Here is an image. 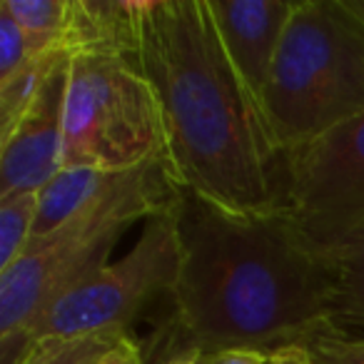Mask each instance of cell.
Wrapping results in <instances>:
<instances>
[{
    "label": "cell",
    "instance_id": "cell-12",
    "mask_svg": "<svg viewBox=\"0 0 364 364\" xmlns=\"http://www.w3.org/2000/svg\"><path fill=\"white\" fill-rule=\"evenodd\" d=\"M0 11L21 26L38 53L63 50L73 0H0Z\"/></svg>",
    "mask_w": 364,
    "mask_h": 364
},
{
    "label": "cell",
    "instance_id": "cell-14",
    "mask_svg": "<svg viewBox=\"0 0 364 364\" xmlns=\"http://www.w3.org/2000/svg\"><path fill=\"white\" fill-rule=\"evenodd\" d=\"M332 257L339 274L337 324L342 329L364 332V232L332 250Z\"/></svg>",
    "mask_w": 364,
    "mask_h": 364
},
{
    "label": "cell",
    "instance_id": "cell-6",
    "mask_svg": "<svg viewBox=\"0 0 364 364\" xmlns=\"http://www.w3.org/2000/svg\"><path fill=\"white\" fill-rule=\"evenodd\" d=\"M172 208L145 220L140 240L120 262H107L58 297L38 322L33 347L55 337L127 332L147 304L160 294L170 297L180 269Z\"/></svg>",
    "mask_w": 364,
    "mask_h": 364
},
{
    "label": "cell",
    "instance_id": "cell-18",
    "mask_svg": "<svg viewBox=\"0 0 364 364\" xmlns=\"http://www.w3.org/2000/svg\"><path fill=\"white\" fill-rule=\"evenodd\" d=\"M36 55H43V53L36 50L31 38L8 13L0 11V80H8Z\"/></svg>",
    "mask_w": 364,
    "mask_h": 364
},
{
    "label": "cell",
    "instance_id": "cell-19",
    "mask_svg": "<svg viewBox=\"0 0 364 364\" xmlns=\"http://www.w3.org/2000/svg\"><path fill=\"white\" fill-rule=\"evenodd\" d=\"M269 357L252 349H232V352L215 354V357L200 359V364H267Z\"/></svg>",
    "mask_w": 364,
    "mask_h": 364
},
{
    "label": "cell",
    "instance_id": "cell-23",
    "mask_svg": "<svg viewBox=\"0 0 364 364\" xmlns=\"http://www.w3.org/2000/svg\"><path fill=\"white\" fill-rule=\"evenodd\" d=\"M349 3V8H352L354 13H357V18L364 23V0H347Z\"/></svg>",
    "mask_w": 364,
    "mask_h": 364
},
{
    "label": "cell",
    "instance_id": "cell-13",
    "mask_svg": "<svg viewBox=\"0 0 364 364\" xmlns=\"http://www.w3.org/2000/svg\"><path fill=\"white\" fill-rule=\"evenodd\" d=\"M65 55H70V53L48 50L43 55H36L33 60H28L8 80H0V135H6L21 120V115L31 107V102L36 100V95L46 85L50 73L55 70L58 63Z\"/></svg>",
    "mask_w": 364,
    "mask_h": 364
},
{
    "label": "cell",
    "instance_id": "cell-1",
    "mask_svg": "<svg viewBox=\"0 0 364 364\" xmlns=\"http://www.w3.org/2000/svg\"><path fill=\"white\" fill-rule=\"evenodd\" d=\"M172 218L180 269L170 299L180 352L208 359L252 349L269 357L339 327L337 262L284 205L230 213L180 190Z\"/></svg>",
    "mask_w": 364,
    "mask_h": 364
},
{
    "label": "cell",
    "instance_id": "cell-16",
    "mask_svg": "<svg viewBox=\"0 0 364 364\" xmlns=\"http://www.w3.org/2000/svg\"><path fill=\"white\" fill-rule=\"evenodd\" d=\"M38 218V193L0 198V272L8 269L33 242Z\"/></svg>",
    "mask_w": 364,
    "mask_h": 364
},
{
    "label": "cell",
    "instance_id": "cell-11",
    "mask_svg": "<svg viewBox=\"0 0 364 364\" xmlns=\"http://www.w3.org/2000/svg\"><path fill=\"white\" fill-rule=\"evenodd\" d=\"M122 175L125 172H102L87 170V167L60 170L46 188L38 190V218L33 240L46 237L53 230L75 218L77 213L90 208L95 200H100L102 195L115 188Z\"/></svg>",
    "mask_w": 364,
    "mask_h": 364
},
{
    "label": "cell",
    "instance_id": "cell-5",
    "mask_svg": "<svg viewBox=\"0 0 364 364\" xmlns=\"http://www.w3.org/2000/svg\"><path fill=\"white\" fill-rule=\"evenodd\" d=\"M165 157L160 105L135 58H70L60 170L127 172Z\"/></svg>",
    "mask_w": 364,
    "mask_h": 364
},
{
    "label": "cell",
    "instance_id": "cell-2",
    "mask_svg": "<svg viewBox=\"0 0 364 364\" xmlns=\"http://www.w3.org/2000/svg\"><path fill=\"white\" fill-rule=\"evenodd\" d=\"M137 63L160 105L177 188L230 213L279 208L282 155L225 53L208 0H147Z\"/></svg>",
    "mask_w": 364,
    "mask_h": 364
},
{
    "label": "cell",
    "instance_id": "cell-10",
    "mask_svg": "<svg viewBox=\"0 0 364 364\" xmlns=\"http://www.w3.org/2000/svg\"><path fill=\"white\" fill-rule=\"evenodd\" d=\"M147 0H73L63 50L70 55H140Z\"/></svg>",
    "mask_w": 364,
    "mask_h": 364
},
{
    "label": "cell",
    "instance_id": "cell-15",
    "mask_svg": "<svg viewBox=\"0 0 364 364\" xmlns=\"http://www.w3.org/2000/svg\"><path fill=\"white\" fill-rule=\"evenodd\" d=\"M125 339H130V332L43 339L31 349L23 364H100Z\"/></svg>",
    "mask_w": 364,
    "mask_h": 364
},
{
    "label": "cell",
    "instance_id": "cell-20",
    "mask_svg": "<svg viewBox=\"0 0 364 364\" xmlns=\"http://www.w3.org/2000/svg\"><path fill=\"white\" fill-rule=\"evenodd\" d=\"M100 364H145L142 362V352H140V344L135 339H125L120 347L115 349L112 354H107Z\"/></svg>",
    "mask_w": 364,
    "mask_h": 364
},
{
    "label": "cell",
    "instance_id": "cell-21",
    "mask_svg": "<svg viewBox=\"0 0 364 364\" xmlns=\"http://www.w3.org/2000/svg\"><path fill=\"white\" fill-rule=\"evenodd\" d=\"M267 364H312V362H309L307 349L289 347V349H279V352L269 354V362Z\"/></svg>",
    "mask_w": 364,
    "mask_h": 364
},
{
    "label": "cell",
    "instance_id": "cell-17",
    "mask_svg": "<svg viewBox=\"0 0 364 364\" xmlns=\"http://www.w3.org/2000/svg\"><path fill=\"white\" fill-rule=\"evenodd\" d=\"M304 349L312 364H364V337L342 327L319 334Z\"/></svg>",
    "mask_w": 364,
    "mask_h": 364
},
{
    "label": "cell",
    "instance_id": "cell-8",
    "mask_svg": "<svg viewBox=\"0 0 364 364\" xmlns=\"http://www.w3.org/2000/svg\"><path fill=\"white\" fill-rule=\"evenodd\" d=\"M70 58L58 63L21 120L0 135V198L38 193L60 172Z\"/></svg>",
    "mask_w": 364,
    "mask_h": 364
},
{
    "label": "cell",
    "instance_id": "cell-3",
    "mask_svg": "<svg viewBox=\"0 0 364 364\" xmlns=\"http://www.w3.org/2000/svg\"><path fill=\"white\" fill-rule=\"evenodd\" d=\"M180 188L165 157L130 170L73 220L38 237L0 272V364H23L33 334L58 297L107 264L112 247L140 220L167 213Z\"/></svg>",
    "mask_w": 364,
    "mask_h": 364
},
{
    "label": "cell",
    "instance_id": "cell-22",
    "mask_svg": "<svg viewBox=\"0 0 364 364\" xmlns=\"http://www.w3.org/2000/svg\"><path fill=\"white\" fill-rule=\"evenodd\" d=\"M165 364H200V354L195 352H180V354H172Z\"/></svg>",
    "mask_w": 364,
    "mask_h": 364
},
{
    "label": "cell",
    "instance_id": "cell-4",
    "mask_svg": "<svg viewBox=\"0 0 364 364\" xmlns=\"http://www.w3.org/2000/svg\"><path fill=\"white\" fill-rule=\"evenodd\" d=\"M364 112V23L347 0H297L262 95L279 155Z\"/></svg>",
    "mask_w": 364,
    "mask_h": 364
},
{
    "label": "cell",
    "instance_id": "cell-9",
    "mask_svg": "<svg viewBox=\"0 0 364 364\" xmlns=\"http://www.w3.org/2000/svg\"><path fill=\"white\" fill-rule=\"evenodd\" d=\"M294 6L297 0H208L225 53L259 110Z\"/></svg>",
    "mask_w": 364,
    "mask_h": 364
},
{
    "label": "cell",
    "instance_id": "cell-7",
    "mask_svg": "<svg viewBox=\"0 0 364 364\" xmlns=\"http://www.w3.org/2000/svg\"><path fill=\"white\" fill-rule=\"evenodd\" d=\"M282 205L329 252L364 232V112L282 155Z\"/></svg>",
    "mask_w": 364,
    "mask_h": 364
}]
</instances>
